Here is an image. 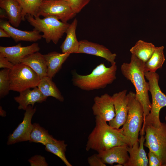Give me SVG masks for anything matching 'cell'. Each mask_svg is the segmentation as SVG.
<instances>
[{"label": "cell", "mask_w": 166, "mask_h": 166, "mask_svg": "<svg viewBox=\"0 0 166 166\" xmlns=\"http://www.w3.org/2000/svg\"><path fill=\"white\" fill-rule=\"evenodd\" d=\"M77 20L75 19L66 31V37L60 46L62 53H77L79 47L76 35Z\"/></svg>", "instance_id": "cell-21"}, {"label": "cell", "mask_w": 166, "mask_h": 166, "mask_svg": "<svg viewBox=\"0 0 166 166\" xmlns=\"http://www.w3.org/2000/svg\"><path fill=\"white\" fill-rule=\"evenodd\" d=\"M95 126L88 138L86 151L93 150L98 152L117 146H130L129 140L121 129L112 127L98 117H95Z\"/></svg>", "instance_id": "cell-1"}, {"label": "cell", "mask_w": 166, "mask_h": 166, "mask_svg": "<svg viewBox=\"0 0 166 166\" xmlns=\"http://www.w3.org/2000/svg\"><path fill=\"white\" fill-rule=\"evenodd\" d=\"M126 145L117 146L98 152L97 155L105 164H120L125 166L129 158Z\"/></svg>", "instance_id": "cell-15"}, {"label": "cell", "mask_w": 166, "mask_h": 166, "mask_svg": "<svg viewBox=\"0 0 166 166\" xmlns=\"http://www.w3.org/2000/svg\"><path fill=\"white\" fill-rule=\"evenodd\" d=\"M114 166H123L122 164H117L116 165H114Z\"/></svg>", "instance_id": "cell-37"}, {"label": "cell", "mask_w": 166, "mask_h": 166, "mask_svg": "<svg viewBox=\"0 0 166 166\" xmlns=\"http://www.w3.org/2000/svg\"><path fill=\"white\" fill-rule=\"evenodd\" d=\"M40 47L38 43L23 46L21 43L9 47L0 46V54L6 58L14 65L21 63V60L26 56L38 52Z\"/></svg>", "instance_id": "cell-12"}, {"label": "cell", "mask_w": 166, "mask_h": 166, "mask_svg": "<svg viewBox=\"0 0 166 166\" xmlns=\"http://www.w3.org/2000/svg\"><path fill=\"white\" fill-rule=\"evenodd\" d=\"M164 49L163 46L156 47L150 57L144 63V72H156L162 67L165 60Z\"/></svg>", "instance_id": "cell-26"}, {"label": "cell", "mask_w": 166, "mask_h": 166, "mask_svg": "<svg viewBox=\"0 0 166 166\" xmlns=\"http://www.w3.org/2000/svg\"><path fill=\"white\" fill-rule=\"evenodd\" d=\"M88 162L90 166H106L105 164L97 154H94L89 157L87 159Z\"/></svg>", "instance_id": "cell-33"}, {"label": "cell", "mask_w": 166, "mask_h": 166, "mask_svg": "<svg viewBox=\"0 0 166 166\" xmlns=\"http://www.w3.org/2000/svg\"><path fill=\"white\" fill-rule=\"evenodd\" d=\"M22 121L9 135L7 141L8 145H11L20 142L29 141L30 135L33 124L31 123L32 117L36 111V107L29 105L25 110Z\"/></svg>", "instance_id": "cell-10"}, {"label": "cell", "mask_w": 166, "mask_h": 166, "mask_svg": "<svg viewBox=\"0 0 166 166\" xmlns=\"http://www.w3.org/2000/svg\"><path fill=\"white\" fill-rule=\"evenodd\" d=\"M117 69L116 64L108 67L104 63H101L88 75H81L73 72L72 83L74 86L84 90L104 89L116 79Z\"/></svg>", "instance_id": "cell-3"}, {"label": "cell", "mask_w": 166, "mask_h": 166, "mask_svg": "<svg viewBox=\"0 0 166 166\" xmlns=\"http://www.w3.org/2000/svg\"><path fill=\"white\" fill-rule=\"evenodd\" d=\"M31 166H47L45 158L40 155H35L28 160Z\"/></svg>", "instance_id": "cell-31"}, {"label": "cell", "mask_w": 166, "mask_h": 166, "mask_svg": "<svg viewBox=\"0 0 166 166\" xmlns=\"http://www.w3.org/2000/svg\"><path fill=\"white\" fill-rule=\"evenodd\" d=\"M10 70L4 69L0 71V98L8 95L10 90V81L9 76Z\"/></svg>", "instance_id": "cell-29"}, {"label": "cell", "mask_w": 166, "mask_h": 166, "mask_svg": "<svg viewBox=\"0 0 166 166\" xmlns=\"http://www.w3.org/2000/svg\"><path fill=\"white\" fill-rule=\"evenodd\" d=\"M0 28L6 31L16 42L21 41L35 42L42 38L40 32L34 29L32 31L20 30L13 27L9 21L2 19L0 20Z\"/></svg>", "instance_id": "cell-16"}, {"label": "cell", "mask_w": 166, "mask_h": 166, "mask_svg": "<svg viewBox=\"0 0 166 166\" xmlns=\"http://www.w3.org/2000/svg\"><path fill=\"white\" fill-rule=\"evenodd\" d=\"M144 66V62L132 54L130 62L124 63L121 67L122 75L134 86L136 98L143 107V123L149 113L151 107L148 94L149 84L145 79Z\"/></svg>", "instance_id": "cell-2"}, {"label": "cell", "mask_w": 166, "mask_h": 166, "mask_svg": "<svg viewBox=\"0 0 166 166\" xmlns=\"http://www.w3.org/2000/svg\"><path fill=\"white\" fill-rule=\"evenodd\" d=\"M70 54L52 52L44 55L47 66V76L52 78L61 69Z\"/></svg>", "instance_id": "cell-22"}, {"label": "cell", "mask_w": 166, "mask_h": 166, "mask_svg": "<svg viewBox=\"0 0 166 166\" xmlns=\"http://www.w3.org/2000/svg\"><path fill=\"white\" fill-rule=\"evenodd\" d=\"M20 5L22 8V19L25 20V17L27 14L35 17L38 16L42 0H17Z\"/></svg>", "instance_id": "cell-28"}, {"label": "cell", "mask_w": 166, "mask_h": 166, "mask_svg": "<svg viewBox=\"0 0 166 166\" xmlns=\"http://www.w3.org/2000/svg\"><path fill=\"white\" fill-rule=\"evenodd\" d=\"M29 137L30 142L40 143L45 145L47 143L53 142L57 140L49 134L48 130L37 123L33 124Z\"/></svg>", "instance_id": "cell-25"}, {"label": "cell", "mask_w": 166, "mask_h": 166, "mask_svg": "<svg viewBox=\"0 0 166 166\" xmlns=\"http://www.w3.org/2000/svg\"><path fill=\"white\" fill-rule=\"evenodd\" d=\"M92 109L93 114L106 122L112 120L115 116L114 107L112 96L105 93L96 96Z\"/></svg>", "instance_id": "cell-13"}, {"label": "cell", "mask_w": 166, "mask_h": 166, "mask_svg": "<svg viewBox=\"0 0 166 166\" xmlns=\"http://www.w3.org/2000/svg\"><path fill=\"white\" fill-rule=\"evenodd\" d=\"M0 7L6 12L10 24L18 27L22 21V8L18 1L0 0Z\"/></svg>", "instance_id": "cell-19"}, {"label": "cell", "mask_w": 166, "mask_h": 166, "mask_svg": "<svg viewBox=\"0 0 166 166\" xmlns=\"http://www.w3.org/2000/svg\"><path fill=\"white\" fill-rule=\"evenodd\" d=\"M144 76L148 81L149 91L151 95L152 102L149 113L146 117L142 128L148 124L159 127L161 123L160 119V113L162 108L166 106V95L162 91L159 86L160 77L157 73L156 72H145Z\"/></svg>", "instance_id": "cell-6"}, {"label": "cell", "mask_w": 166, "mask_h": 166, "mask_svg": "<svg viewBox=\"0 0 166 166\" xmlns=\"http://www.w3.org/2000/svg\"><path fill=\"white\" fill-rule=\"evenodd\" d=\"M128 114L126 121L121 128L129 140L130 146L138 141V136L144 121L143 107L137 98L136 93L130 91L127 95Z\"/></svg>", "instance_id": "cell-4"}, {"label": "cell", "mask_w": 166, "mask_h": 166, "mask_svg": "<svg viewBox=\"0 0 166 166\" xmlns=\"http://www.w3.org/2000/svg\"><path fill=\"white\" fill-rule=\"evenodd\" d=\"M145 136L144 145L155 153L161 161L163 166H166V125L162 123L159 127L146 124L141 128L140 135Z\"/></svg>", "instance_id": "cell-7"}, {"label": "cell", "mask_w": 166, "mask_h": 166, "mask_svg": "<svg viewBox=\"0 0 166 166\" xmlns=\"http://www.w3.org/2000/svg\"><path fill=\"white\" fill-rule=\"evenodd\" d=\"M45 146L46 151L58 156L66 166H72L65 156V152L67 144L65 143L64 140H57L53 142L47 144Z\"/></svg>", "instance_id": "cell-27"}, {"label": "cell", "mask_w": 166, "mask_h": 166, "mask_svg": "<svg viewBox=\"0 0 166 166\" xmlns=\"http://www.w3.org/2000/svg\"><path fill=\"white\" fill-rule=\"evenodd\" d=\"M0 116L2 117H5L6 116V112L4 110L2 107L0 106Z\"/></svg>", "instance_id": "cell-36"}, {"label": "cell", "mask_w": 166, "mask_h": 166, "mask_svg": "<svg viewBox=\"0 0 166 166\" xmlns=\"http://www.w3.org/2000/svg\"><path fill=\"white\" fill-rule=\"evenodd\" d=\"M42 0V1H44V0Z\"/></svg>", "instance_id": "cell-39"}, {"label": "cell", "mask_w": 166, "mask_h": 166, "mask_svg": "<svg viewBox=\"0 0 166 166\" xmlns=\"http://www.w3.org/2000/svg\"><path fill=\"white\" fill-rule=\"evenodd\" d=\"M14 65L6 58L0 54V68L12 69Z\"/></svg>", "instance_id": "cell-34"}, {"label": "cell", "mask_w": 166, "mask_h": 166, "mask_svg": "<svg viewBox=\"0 0 166 166\" xmlns=\"http://www.w3.org/2000/svg\"><path fill=\"white\" fill-rule=\"evenodd\" d=\"M76 14L66 0H46L42 1L38 16L53 15L61 21L67 22Z\"/></svg>", "instance_id": "cell-9"}, {"label": "cell", "mask_w": 166, "mask_h": 166, "mask_svg": "<svg viewBox=\"0 0 166 166\" xmlns=\"http://www.w3.org/2000/svg\"><path fill=\"white\" fill-rule=\"evenodd\" d=\"M10 90L20 92L37 87L40 78L29 66L22 63L14 65L10 70Z\"/></svg>", "instance_id": "cell-8"}, {"label": "cell", "mask_w": 166, "mask_h": 166, "mask_svg": "<svg viewBox=\"0 0 166 166\" xmlns=\"http://www.w3.org/2000/svg\"><path fill=\"white\" fill-rule=\"evenodd\" d=\"M140 136L138 141L131 146H128L129 158L125 166H148V159L144 148L145 138L143 135Z\"/></svg>", "instance_id": "cell-17"}, {"label": "cell", "mask_w": 166, "mask_h": 166, "mask_svg": "<svg viewBox=\"0 0 166 166\" xmlns=\"http://www.w3.org/2000/svg\"><path fill=\"white\" fill-rule=\"evenodd\" d=\"M156 47L152 43L139 40L130 49V52L132 55L145 63L151 57Z\"/></svg>", "instance_id": "cell-23"}, {"label": "cell", "mask_w": 166, "mask_h": 166, "mask_svg": "<svg viewBox=\"0 0 166 166\" xmlns=\"http://www.w3.org/2000/svg\"><path fill=\"white\" fill-rule=\"evenodd\" d=\"M127 90L115 93L112 96L114 107L115 117L109 121V125L117 129L123 125L126 121L128 114Z\"/></svg>", "instance_id": "cell-11"}, {"label": "cell", "mask_w": 166, "mask_h": 166, "mask_svg": "<svg viewBox=\"0 0 166 166\" xmlns=\"http://www.w3.org/2000/svg\"><path fill=\"white\" fill-rule=\"evenodd\" d=\"M165 121H166L165 124H166V115L165 117Z\"/></svg>", "instance_id": "cell-38"}, {"label": "cell", "mask_w": 166, "mask_h": 166, "mask_svg": "<svg viewBox=\"0 0 166 166\" xmlns=\"http://www.w3.org/2000/svg\"><path fill=\"white\" fill-rule=\"evenodd\" d=\"M21 63L31 67L38 75L40 79L47 75V66L44 55L38 52L26 56L21 60Z\"/></svg>", "instance_id": "cell-20"}, {"label": "cell", "mask_w": 166, "mask_h": 166, "mask_svg": "<svg viewBox=\"0 0 166 166\" xmlns=\"http://www.w3.org/2000/svg\"><path fill=\"white\" fill-rule=\"evenodd\" d=\"M44 17L41 18L39 16L34 17L27 14L25 18L34 29L43 33L42 38L45 39L47 43L52 41L57 44L65 33L70 24L61 21L53 15Z\"/></svg>", "instance_id": "cell-5"}, {"label": "cell", "mask_w": 166, "mask_h": 166, "mask_svg": "<svg viewBox=\"0 0 166 166\" xmlns=\"http://www.w3.org/2000/svg\"><path fill=\"white\" fill-rule=\"evenodd\" d=\"M0 37L10 38V35L4 29L0 28Z\"/></svg>", "instance_id": "cell-35"}, {"label": "cell", "mask_w": 166, "mask_h": 166, "mask_svg": "<svg viewBox=\"0 0 166 166\" xmlns=\"http://www.w3.org/2000/svg\"><path fill=\"white\" fill-rule=\"evenodd\" d=\"M52 79L47 76L42 78L37 87L45 96L52 97L61 102L64 101V98Z\"/></svg>", "instance_id": "cell-24"}, {"label": "cell", "mask_w": 166, "mask_h": 166, "mask_svg": "<svg viewBox=\"0 0 166 166\" xmlns=\"http://www.w3.org/2000/svg\"><path fill=\"white\" fill-rule=\"evenodd\" d=\"M149 166H163L161 161L153 152L149 150L148 153Z\"/></svg>", "instance_id": "cell-32"}, {"label": "cell", "mask_w": 166, "mask_h": 166, "mask_svg": "<svg viewBox=\"0 0 166 166\" xmlns=\"http://www.w3.org/2000/svg\"><path fill=\"white\" fill-rule=\"evenodd\" d=\"M74 12L77 14L87 5L91 0H66Z\"/></svg>", "instance_id": "cell-30"}, {"label": "cell", "mask_w": 166, "mask_h": 166, "mask_svg": "<svg viewBox=\"0 0 166 166\" xmlns=\"http://www.w3.org/2000/svg\"><path fill=\"white\" fill-rule=\"evenodd\" d=\"M18 96L14 97L15 101L19 104L18 109L26 110L30 105L34 106L36 103H42L46 101L47 97L45 96L37 87L32 90L28 89L20 92Z\"/></svg>", "instance_id": "cell-18"}, {"label": "cell", "mask_w": 166, "mask_h": 166, "mask_svg": "<svg viewBox=\"0 0 166 166\" xmlns=\"http://www.w3.org/2000/svg\"><path fill=\"white\" fill-rule=\"evenodd\" d=\"M79 53L92 55L102 57L110 62L111 65L116 64V53H112L103 45L86 40L79 41V47L77 53Z\"/></svg>", "instance_id": "cell-14"}]
</instances>
